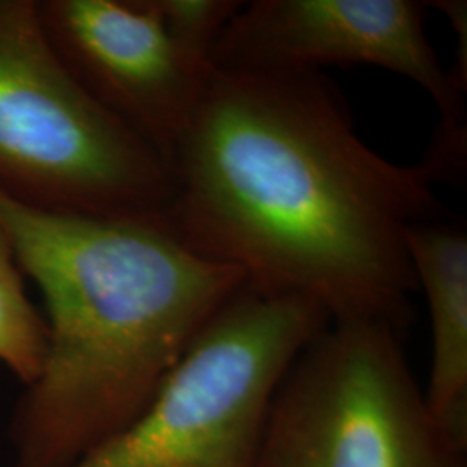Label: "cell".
<instances>
[{"label":"cell","instance_id":"obj_5","mask_svg":"<svg viewBox=\"0 0 467 467\" xmlns=\"http://www.w3.org/2000/svg\"><path fill=\"white\" fill-rule=\"evenodd\" d=\"M378 320H331L279 384L256 467H466Z\"/></svg>","mask_w":467,"mask_h":467},{"label":"cell","instance_id":"obj_10","mask_svg":"<svg viewBox=\"0 0 467 467\" xmlns=\"http://www.w3.org/2000/svg\"><path fill=\"white\" fill-rule=\"evenodd\" d=\"M170 38L200 67H210L212 52L243 2L237 0H148Z\"/></svg>","mask_w":467,"mask_h":467},{"label":"cell","instance_id":"obj_4","mask_svg":"<svg viewBox=\"0 0 467 467\" xmlns=\"http://www.w3.org/2000/svg\"><path fill=\"white\" fill-rule=\"evenodd\" d=\"M331 322L317 303L244 284L150 405L69 467H256L272 399Z\"/></svg>","mask_w":467,"mask_h":467},{"label":"cell","instance_id":"obj_7","mask_svg":"<svg viewBox=\"0 0 467 467\" xmlns=\"http://www.w3.org/2000/svg\"><path fill=\"white\" fill-rule=\"evenodd\" d=\"M36 13L71 78L168 163L210 67L173 44L148 0H36Z\"/></svg>","mask_w":467,"mask_h":467},{"label":"cell","instance_id":"obj_3","mask_svg":"<svg viewBox=\"0 0 467 467\" xmlns=\"http://www.w3.org/2000/svg\"><path fill=\"white\" fill-rule=\"evenodd\" d=\"M0 192L85 217L165 218L167 160L77 84L36 0H0Z\"/></svg>","mask_w":467,"mask_h":467},{"label":"cell","instance_id":"obj_6","mask_svg":"<svg viewBox=\"0 0 467 467\" xmlns=\"http://www.w3.org/2000/svg\"><path fill=\"white\" fill-rule=\"evenodd\" d=\"M426 4L414 0L243 2L220 35L210 67L239 73H320L368 65L419 85L440 109L431 148L466 152L464 90L426 36Z\"/></svg>","mask_w":467,"mask_h":467},{"label":"cell","instance_id":"obj_9","mask_svg":"<svg viewBox=\"0 0 467 467\" xmlns=\"http://www.w3.org/2000/svg\"><path fill=\"white\" fill-rule=\"evenodd\" d=\"M23 272L0 227V362L26 388L38 379L47 357V324L25 291Z\"/></svg>","mask_w":467,"mask_h":467},{"label":"cell","instance_id":"obj_8","mask_svg":"<svg viewBox=\"0 0 467 467\" xmlns=\"http://www.w3.org/2000/svg\"><path fill=\"white\" fill-rule=\"evenodd\" d=\"M407 250L431 318V372L424 397L433 418L467 449V234L440 218L407 231Z\"/></svg>","mask_w":467,"mask_h":467},{"label":"cell","instance_id":"obj_1","mask_svg":"<svg viewBox=\"0 0 467 467\" xmlns=\"http://www.w3.org/2000/svg\"><path fill=\"white\" fill-rule=\"evenodd\" d=\"M168 227L258 289L403 333L407 231L447 218L424 170L370 150L322 73L208 67L170 154Z\"/></svg>","mask_w":467,"mask_h":467},{"label":"cell","instance_id":"obj_11","mask_svg":"<svg viewBox=\"0 0 467 467\" xmlns=\"http://www.w3.org/2000/svg\"><path fill=\"white\" fill-rule=\"evenodd\" d=\"M428 5H433L443 16L447 17L457 34V61L449 71L451 82L457 85L461 90H467V4L466 0H441L431 2Z\"/></svg>","mask_w":467,"mask_h":467},{"label":"cell","instance_id":"obj_2","mask_svg":"<svg viewBox=\"0 0 467 467\" xmlns=\"http://www.w3.org/2000/svg\"><path fill=\"white\" fill-rule=\"evenodd\" d=\"M0 227L47 308V357L17 407L15 467H69L154 399L246 284L167 218L47 212L0 192Z\"/></svg>","mask_w":467,"mask_h":467}]
</instances>
